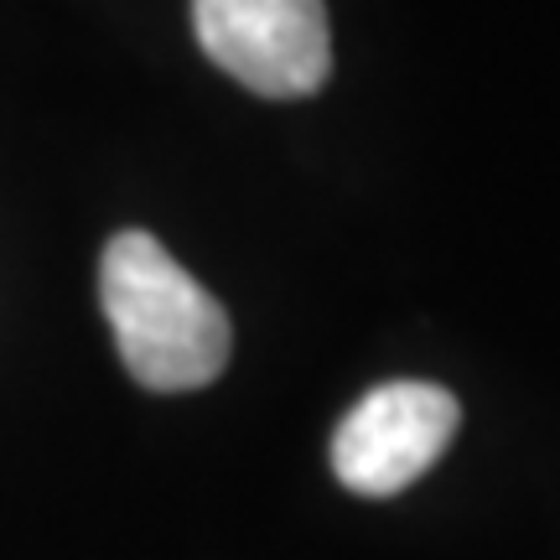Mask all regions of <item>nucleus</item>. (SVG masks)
Wrapping results in <instances>:
<instances>
[{"instance_id": "f257e3e1", "label": "nucleus", "mask_w": 560, "mask_h": 560, "mask_svg": "<svg viewBox=\"0 0 560 560\" xmlns=\"http://www.w3.org/2000/svg\"><path fill=\"white\" fill-rule=\"evenodd\" d=\"M100 301L130 380L156 395L213 384L234 353V327L219 296H208L166 255V244L140 229H125L104 244Z\"/></svg>"}, {"instance_id": "f03ea898", "label": "nucleus", "mask_w": 560, "mask_h": 560, "mask_svg": "<svg viewBox=\"0 0 560 560\" xmlns=\"http://www.w3.org/2000/svg\"><path fill=\"white\" fill-rule=\"evenodd\" d=\"M202 52L260 100H306L332 73L322 0H192Z\"/></svg>"}, {"instance_id": "7ed1b4c3", "label": "nucleus", "mask_w": 560, "mask_h": 560, "mask_svg": "<svg viewBox=\"0 0 560 560\" xmlns=\"http://www.w3.org/2000/svg\"><path fill=\"white\" fill-rule=\"evenodd\" d=\"M462 405L441 384L395 380L369 389L332 436V472L348 493L389 499L452 446Z\"/></svg>"}]
</instances>
